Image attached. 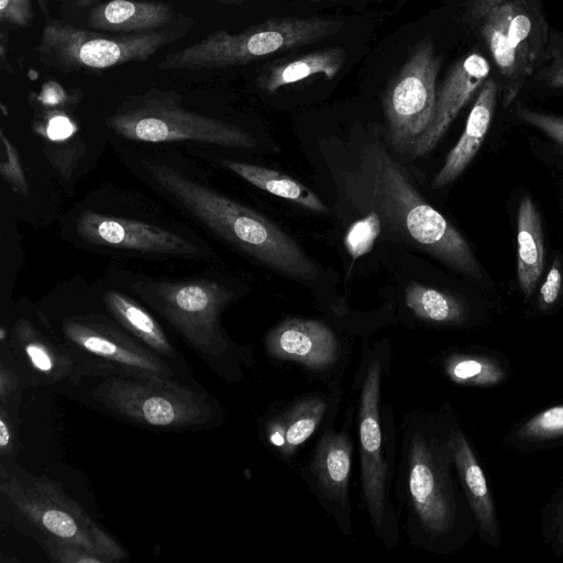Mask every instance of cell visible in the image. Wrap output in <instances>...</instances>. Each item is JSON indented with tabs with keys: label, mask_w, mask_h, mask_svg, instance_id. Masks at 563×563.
I'll use <instances>...</instances> for the list:
<instances>
[{
	"label": "cell",
	"mask_w": 563,
	"mask_h": 563,
	"mask_svg": "<svg viewBox=\"0 0 563 563\" xmlns=\"http://www.w3.org/2000/svg\"><path fill=\"white\" fill-rule=\"evenodd\" d=\"M453 467L448 411L405 415L395 493L406 514L405 531L416 549L446 554L461 540L462 507Z\"/></svg>",
	"instance_id": "1"
},
{
	"label": "cell",
	"mask_w": 563,
	"mask_h": 563,
	"mask_svg": "<svg viewBox=\"0 0 563 563\" xmlns=\"http://www.w3.org/2000/svg\"><path fill=\"white\" fill-rule=\"evenodd\" d=\"M54 389L95 411L156 432L209 430L227 417L219 400L203 388L109 365L77 367Z\"/></svg>",
	"instance_id": "2"
},
{
	"label": "cell",
	"mask_w": 563,
	"mask_h": 563,
	"mask_svg": "<svg viewBox=\"0 0 563 563\" xmlns=\"http://www.w3.org/2000/svg\"><path fill=\"white\" fill-rule=\"evenodd\" d=\"M387 346H364L354 377L361 496L375 537L391 550L400 541V516L391 492L397 470V430L391 404L384 399L390 373Z\"/></svg>",
	"instance_id": "3"
},
{
	"label": "cell",
	"mask_w": 563,
	"mask_h": 563,
	"mask_svg": "<svg viewBox=\"0 0 563 563\" xmlns=\"http://www.w3.org/2000/svg\"><path fill=\"white\" fill-rule=\"evenodd\" d=\"M145 167L166 197L213 234L291 278H316L317 267L305 251L262 214L167 165Z\"/></svg>",
	"instance_id": "4"
},
{
	"label": "cell",
	"mask_w": 563,
	"mask_h": 563,
	"mask_svg": "<svg viewBox=\"0 0 563 563\" xmlns=\"http://www.w3.org/2000/svg\"><path fill=\"white\" fill-rule=\"evenodd\" d=\"M131 289L219 378L240 383L255 365L252 349L231 340L221 323V314L233 299L224 285L209 278L147 280L132 284Z\"/></svg>",
	"instance_id": "5"
},
{
	"label": "cell",
	"mask_w": 563,
	"mask_h": 563,
	"mask_svg": "<svg viewBox=\"0 0 563 563\" xmlns=\"http://www.w3.org/2000/svg\"><path fill=\"white\" fill-rule=\"evenodd\" d=\"M0 505L2 518L37 543H74L104 563L129 558L125 548L57 483L29 473L16 461L0 462Z\"/></svg>",
	"instance_id": "6"
},
{
	"label": "cell",
	"mask_w": 563,
	"mask_h": 563,
	"mask_svg": "<svg viewBox=\"0 0 563 563\" xmlns=\"http://www.w3.org/2000/svg\"><path fill=\"white\" fill-rule=\"evenodd\" d=\"M366 153L372 191L387 227L449 267L481 278V267L465 238L424 200L406 169L378 144H372Z\"/></svg>",
	"instance_id": "7"
},
{
	"label": "cell",
	"mask_w": 563,
	"mask_h": 563,
	"mask_svg": "<svg viewBox=\"0 0 563 563\" xmlns=\"http://www.w3.org/2000/svg\"><path fill=\"white\" fill-rule=\"evenodd\" d=\"M467 18L485 42L508 107L545 58L547 20L537 0H470Z\"/></svg>",
	"instance_id": "8"
},
{
	"label": "cell",
	"mask_w": 563,
	"mask_h": 563,
	"mask_svg": "<svg viewBox=\"0 0 563 563\" xmlns=\"http://www.w3.org/2000/svg\"><path fill=\"white\" fill-rule=\"evenodd\" d=\"M342 22L321 16L269 19L231 33L216 30L166 54L159 70H205L245 65L269 55L309 45L339 32Z\"/></svg>",
	"instance_id": "9"
},
{
	"label": "cell",
	"mask_w": 563,
	"mask_h": 563,
	"mask_svg": "<svg viewBox=\"0 0 563 563\" xmlns=\"http://www.w3.org/2000/svg\"><path fill=\"white\" fill-rule=\"evenodd\" d=\"M174 90L152 88L132 96L107 119L121 137L146 143L194 141L225 147L253 148L257 141L227 121L189 111Z\"/></svg>",
	"instance_id": "10"
},
{
	"label": "cell",
	"mask_w": 563,
	"mask_h": 563,
	"mask_svg": "<svg viewBox=\"0 0 563 563\" xmlns=\"http://www.w3.org/2000/svg\"><path fill=\"white\" fill-rule=\"evenodd\" d=\"M189 24L142 33H100L47 16L36 53L40 63L62 73L100 71L144 62L180 38Z\"/></svg>",
	"instance_id": "11"
},
{
	"label": "cell",
	"mask_w": 563,
	"mask_h": 563,
	"mask_svg": "<svg viewBox=\"0 0 563 563\" xmlns=\"http://www.w3.org/2000/svg\"><path fill=\"white\" fill-rule=\"evenodd\" d=\"M41 314L76 361L77 367L109 365L155 374L187 385L167 362L123 329L107 311H66L53 317Z\"/></svg>",
	"instance_id": "12"
},
{
	"label": "cell",
	"mask_w": 563,
	"mask_h": 563,
	"mask_svg": "<svg viewBox=\"0 0 563 563\" xmlns=\"http://www.w3.org/2000/svg\"><path fill=\"white\" fill-rule=\"evenodd\" d=\"M441 56L430 36L421 38L384 96L388 136L397 152H409L429 126L435 103Z\"/></svg>",
	"instance_id": "13"
},
{
	"label": "cell",
	"mask_w": 563,
	"mask_h": 563,
	"mask_svg": "<svg viewBox=\"0 0 563 563\" xmlns=\"http://www.w3.org/2000/svg\"><path fill=\"white\" fill-rule=\"evenodd\" d=\"M351 407L340 429H323L299 474L318 503L333 517L341 531L352 534L350 477L353 440L350 427L354 416Z\"/></svg>",
	"instance_id": "14"
},
{
	"label": "cell",
	"mask_w": 563,
	"mask_h": 563,
	"mask_svg": "<svg viewBox=\"0 0 563 563\" xmlns=\"http://www.w3.org/2000/svg\"><path fill=\"white\" fill-rule=\"evenodd\" d=\"M0 357L12 364L29 388H55L77 368L41 313L36 318L16 317L2 327Z\"/></svg>",
	"instance_id": "15"
},
{
	"label": "cell",
	"mask_w": 563,
	"mask_h": 563,
	"mask_svg": "<svg viewBox=\"0 0 563 563\" xmlns=\"http://www.w3.org/2000/svg\"><path fill=\"white\" fill-rule=\"evenodd\" d=\"M341 399L342 390L333 383L327 390L303 394L271 409L258 422L262 442L289 462L313 434L332 424Z\"/></svg>",
	"instance_id": "16"
},
{
	"label": "cell",
	"mask_w": 563,
	"mask_h": 563,
	"mask_svg": "<svg viewBox=\"0 0 563 563\" xmlns=\"http://www.w3.org/2000/svg\"><path fill=\"white\" fill-rule=\"evenodd\" d=\"M264 347L271 358L296 363L317 376L338 372L345 361L340 338L319 320L286 318L266 333Z\"/></svg>",
	"instance_id": "17"
},
{
	"label": "cell",
	"mask_w": 563,
	"mask_h": 563,
	"mask_svg": "<svg viewBox=\"0 0 563 563\" xmlns=\"http://www.w3.org/2000/svg\"><path fill=\"white\" fill-rule=\"evenodd\" d=\"M76 231L82 241L96 246L174 256L199 252L195 243L167 229L91 210L79 213Z\"/></svg>",
	"instance_id": "18"
},
{
	"label": "cell",
	"mask_w": 563,
	"mask_h": 563,
	"mask_svg": "<svg viewBox=\"0 0 563 563\" xmlns=\"http://www.w3.org/2000/svg\"><path fill=\"white\" fill-rule=\"evenodd\" d=\"M490 74L488 60L478 53H471L456 60L437 89L432 120L416 141L410 153L424 156L444 136L461 109L477 92Z\"/></svg>",
	"instance_id": "19"
},
{
	"label": "cell",
	"mask_w": 563,
	"mask_h": 563,
	"mask_svg": "<svg viewBox=\"0 0 563 563\" xmlns=\"http://www.w3.org/2000/svg\"><path fill=\"white\" fill-rule=\"evenodd\" d=\"M101 300L104 310L129 333L167 362L195 388H203L178 346L170 340L161 323L135 299L118 290H106Z\"/></svg>",
	"instance_id": "20"
},
{
	"label": "cell",
	"mask_w": 563,
	"mask_h": 563,
	"mask_svg": "<svg viewBox=\"0 0 563 563\" xmlns=\"http://www.w3.org/2000/svg\"><path fill=\"white\" fill-rule=\"evenodd\" d=\"M448 437L459 479L482 536L489 543L496 544L498 542L497 518L484 472L468 440L449 411Z\"/></svg>",
	"instance_id": "21"
},
{
	"label": "cell",
	"mask_w": 563,
	"mask_h": 563,
	"mask_svg": "<svg viewBox=\"0 0 563 563\" xmlns=\"http://www.w3.org/2000/svg\"><path fill=\"white\" fill-rule=\"evenodd\" d=\"M179 13L167 2L157 0H109L93 5L87 25L107 33H142L166 29Z\"/></svg>",
	"instance_id": "22"
},
{
	"label": "cell",
	"mask_w": 563,
	"mask_h": 563,
	"mask_svg": "<svg viewBox=\"0 0 563 563\" xmlns=\"http://www.w3.org/2000/svg\"><path fill=\"white\" fill-rule=\"evenodd\" d=\"M498 90L497 79L490 77L478 90L461 137L433 178L435 189L454 181L477 154L493 119Z\"/></svg>",
	"instance_id": "23"
},
{
	"label": "cell",
	"mask_w": 563,
	"mask_h": 563,
	"mask_svg": "<svg viewBox=\"0 0 563 563\" xmlns=\"http://www.w3.org/2000/svg\"><path fill=\"white\" fill-rule=\"evenodd\" d=\"M544 268L541 219L530 196L519 205L517 218V275L521 291L530 298Z\"/></svg>",
	"instance_id": "24"
},
{
	"label": "cell",
	"mask_w": 563,
	"mask_h": 563,
	"mask_svg": "<svg viewBox=\"0 0 563 563\" xmlns=\"http://www.w3.org/2000/svg\"><path fill=\"white\" fill-rule=\"evenodd\" d=\"M345 52L334 46L311 52L271 65L257 79L261 89L273 93L279 88L305 80L318 74L332 79L343 66Z\"/></svg>",
	"instance_id": "25"
},
{
	"label": "cell",
	"mask_w": 563,
	"mask_h": 563,
	"mask_svg": "<svg viewBox=\"0 0 563 563\" xmlns=\"http://www.w3.org/2000/svg\"><path fill=\"white\" fill-rule=\"evenodd\" d=\"M223 166L253 186L317 212H327L323 201L307 186L280 172L249 163L224 161Z\"/></svg>",
	"instance_id": "26"
},
{
	"label": "cell",
	"mask_w": 563,
	"mask_h": 563,
	"mask_svg": "<svg viewBox=\"0 0 563 563\" xmlns=\"http://www.w3.org/2000/svg\"><path fill=\"white\" fill-rule=\"evenodd\" d=\"M405 303L417 319L432 324L457 325L467 317L466 307L457 297L419 283L406 287Z\"/></svg>",
	"instance_id": "27"
},
{
	"label": "cell",
	"mask_w": 563,
	"mask_h": 563,
	"mask_svg": "<svg viewBox=\"0 0 563 563\" xmlns=\"http://www.w3.org/2000/svg\"><path fill=\"white\" fill-rule=\"evenodd\" d=\"M441 367L449 379L463 386H493L505 377L500 363L479 354H448L441 360Z\"/></svg>",
	"instance_id": "28"
},
{
	"label": "cell",
	"mask_w": 563,
	"mask_h": 563,
	"mask_svg": "<svg viewBox=\"0 0 563 563\" xmlns=\"http://www.w3.org/2000/svg\"><path fill=\"white\" fill-rule=\"evenodd\" d=\"M380 230L382 220L376 210L351 224L344 236V245L350 256L355 261L371 252Z\"/></svg>",
	"instance_id": "29"
},
{
	"label": "cell",
	"mask_w": 563,
	"mask_h": 563,
	"mask_svg": "<svg viewBox=\"0 0 563 563\" xmlns=\"http://www.w3.org/2000/svg\"><path fill=\"white\" fill-rule=\"evenodd\" d=\"M22 398L0 402V462L16 461L20 450V405Z\"/></svg>",
	"instance_id": "30"
},
{
	"label": "cell",
	"mask_w": 563,
	"mask_h": 563,
	"mask_svg": "<svg viewBox=\"0 0 563 563\" xmlns=\"http://www.w3.org/2000/svg\"><path fill=\"white\" fill-rule=\"evenodd\" d=\"M562 435L563 405L534 415L517 430V437L522 441H542Z\"/></svg>",
	"instance_id": "31"
},
{
	"label": "cell",
	"mask_w": 563,
	"mask_h": 563,
	"mask_svg": "<svg viewBox=\"0 0 563 563\" xmlns=\"http://www.w3.org/2000/svg\"><path fill=\"white\" fill-rule=\"evenodd\" d=\"M0 174L18 194L23 197H27L30 187L21 164L19 152L3 130L0 131Z\"/></svg>",
	"instance_id": "32"
},
{
	"label": "cell",
	"mask_w": 563,
	"mask_h": 563,
	"mask_svg": "<svg viewBox=\"0 0 563 563\" xmlns=\"http://www.w3.org/2000/svg\"><path fill=\"white\" fill-rule=\"evenodd\" d=\"M532 77L551 89H563V42L559 35L550 33L545 58Z\"/></svg>",
	"instance_id": "33"
},
{
	"label": "cell",
	"mask_w": 563,
	"mask_h": 563,
	"mask_svg": "<svg viewBox=\"0 0 563 563\" xmlns=\"http://www.w3.org/2000/svg\"><path fill=\"white\" fill-rule=\"evenodd\" d=\"M38 545L54 563H104L99 555L74 543L51 539Z\"/></svg>",
	"instance_id": "34"
},
{
	"label": "cell",
	"mask_w": 563,
	"mask_h": 563,
	"mask_svg": "<svg viewBox=\"0 0 563 563\" xmlns=\"http://www.w3.org/2000/svg\"><path fill=\"white\" fill-rule=\"evenodd\" d=\"M517 117L525 123L542 131L563 148V117L518 106Z\"/></svg>",
	"instance_id": "35"
},
{
	"label": "cell",
	"mask_w": 563,
	"mask_h": 563,
	"mask_svg": "<svg viewBox=\"0 0 563 563\" xmlns=\"http://www.w3.org/2000/svg\"><path fill=\"white\" fill-rule=\"evenodd\" d=\"M34 20L31 0H0V22L15 27H29Z\"/></svg>",
	"instance_id": "36"
},
{
	"label": "cell",
	"mask_w": 563,
	"mask_h": 563,
	"mask_svg": "<svg viewBox=\"0 0 563 563\" xmlns=\"http://www.w3.org/2000/svg\"><path fill=\"white\" fill-rule=\"evenodd\" d=\"M29 388L20 373L5 358L0 357V402L22 398Z\"/></svg>",
	"instance_id": "37"
},
{
	"label": "cell",
	"mask_w": 563,
	"mask_h": 563,
	"mask_svg": "<svg viewBox=\"0 0 563 563\" xmlns=\"http://www.w3.org/2000/svg\"><path fill=\"white\" fill-rule=\"evenodd\" d=\"M562 287V272L560 260L553 261L547 278L540 288V308L549 309L555 303Z\"/></svg>",
	"instance_id": "38"
},
{
	"label": "cell",
	"mask_w": 563,
	"mask_h": 563,
	"mask_svg": "<svg viewBox=\"0 0 563 563\" xmlns=\"http://www.w3.org/2000/svg\"><path fill=\"white\" fill-rule=\"evenodd\" d=\"M40 8L47 12L48 5L51 3H58L64 7L75 8V9H86L92 8L93 5L102 2L101 0H35Z\"/></svg>",
	"instance_id": "39"
},
{
	"label": "cell",
	"mask_w": 563,
	"mask_h": 563,
	"mask_svg": "<svg viewBox=\"0 0 563 563\" xmlns=\"http://www.w3.org/2000/svg\"><path fill=\"white\" fill-rule=\"evenodd\" d=\"M555 528H556L555 544L559 547H563V503L558 511Z\"/></svg>",
	"instance_id": "40"
},
{
	"label": "cell",
	"mask_w": 563,
	"mask_h": 563,
	"mask_svg": "<svg viewBox=\"0 0 563 563\" xmlns=\"http://www.w3.org/2000/svg\"><path fill=\"white\" fill-rule=\"evenodd\" d=\"M214 1L220 4H235V3L243 2L245 0H214Z\"/></svg>",
	"instance_id": "41"
},
{
	"label": "cell",
	"mask_w": 563,
	"mask_h": 563,
	"mask_svg": "<svg viewBox=\"0 0 563 563\" xmlns=\"http://www.w3.org/2000/svg\"><path fill=\"white\" fill-rule=\"evenodd\" d=\"M311 1H328V0H311Z\"/></svg>",
	"instance_id": "42"
}]
</instances>
